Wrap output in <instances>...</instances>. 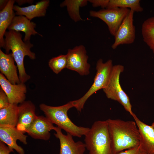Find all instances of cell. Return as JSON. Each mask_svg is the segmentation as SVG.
Segmentation results:
<instances>
[{"mask_svg": "<svg viewBox=\"0 0 154 154\" xmlns=\"http://www.w3.org/2000/svg\"><path fill=\"white\" fill-rule=\"evenodd\" d=\"M106 121L113 154L140 144V134L135 121L110 119Z\"/></svg>", "mask_w": 154, "mask_h": 154, "instance_id": "1", "label": "cell"}, {"mask_svg": "<svg viewBox=\"0 0 154 154\" xmlns=\"http://www.w3.org/2000/svg\"><path fill=\"white\" fill-rule=\"evenodd\" d=\"M4 44L3 48L6 54L10 50L16 63L19 71V77L21 83H25L31 76L27 74L24 66L25 56H27L32 60L36 59V54L31 50L33 44L29 42H25L22 40V35L20 32L9 30L5 33Z\"/></svg>", "mask_w": 154, "mask_h": 154, "instance_id": "2", "label": "cell"}, {"mask_svg": "<svg viewBox=\"0 0 154 154\" xmlns=\"http://www.w3.org/2000/svg\"><path fill=\"white\" fill-rule=\"evenodd\" d=\"M72 107H74L73 101L58 106L43 103L39 105L40 110L52 123L73 136L81 137L86 134L90 128L78 126L71 121L68 116V112Z\"/></svg>", "mask_w": 154, "mask_h": 154, "instance_id": "3", "label": "cell"}, {"mask_svg": "<svg viewBox=\"0 0 154 154\" xmlns=\"http://www.w3.org/2000/svg\"><path fill=\"white\" fill-rule=\"evenodd\" d=\"M84 136L89 154H113L106 120L95 121Z\"/></svg>", "mask_w": 154, "mask_h": 154, "instance_id": "4", "label": "cell"}, {"mask_svg": "<svg viewBox=\"0 0 154 154\" xmlns=\"http://www.w3.org/2000/svg\"><path fill=\"white\" fill-rule=\"evenodd\" d=\"M113 66L112 61L110 59L104 63L102 59H100L96 65L97 72L93 83L86 93L79 99L74 100L75 107L79 112L84 108V105L88 99L92 94L107 86Z\"/></svg>", "mask_w": 154, "mask_h": 154, "instance_id": "5", "label": "cell"}, {"mask_svg": "<svg viewBox=\"0 0 154 154\" xmlns=\"http://www.w3.org/2000/svg\"><path fill=\"white\" fill-rule=\"evenodd\" d=\"M124 70V66L121 65L114 66L108 83L103 90L108 98L118 102L133 116L135 114L132 111L129 98L122 89L119 83L120 76Z\"/></svg>", "mask_w": 154, "mask_h": 154, "instance_id": "6", "label": "cell"}, {"mask_svg": "<svg viewBox=\"0 0 154 154\" xmlns=\"http://www.w3.org/2000/svg\"><path fill=\"white\" fill-rule=\"evenodd\" d=\"M130 11L129 9L116 7L103 9L98 11H90V16L98 18L107 25L110 34L115 36L123 21Z\"/></svg>", "mask_w": 154, "mask_h": 154, "instance_id": "7", "label": "cell"}, {"mask_svg": "<svg viewBox=\"0 0 154 154\" xmlns=\"http://www.w3.org/2000/svg\"><path fill=\"white\" fill-rule=\"evenodd\" d=\"M66 55L67 68L75 71L81 76L89 74L90 65L88 62V56L84 46L80 45L68 49Z\"/></svg>", "mask_w": 154, "mask_h": 154, "instance_id": "8", "label": "cell"}, {"mask_svg": "<svg viewBox=\"0 0 154 154\" xmlns=\"http://www.w3.org/2000/svg\"><path fill=\"white\" fill-rule=\"evenodd\" d=\"M134 11L130 10L128 15L124 19L114 36L115 41L112 46L116 49L120 45L133 43L135 36V30L133 24Z\"/></svg>", "mask_w": 154, "mask_h": 154, "instance_id": "9", "label": "cell"}, {"mask_svg": "<svg viewBox=\"0 0 154 154\" xmlns=\"http://www.w3.org/2000/svg\"><path fill=\"white\" fill-rule=\"evenodd\" d=\"M0 85L7 95L10 104L18 105L25 101L27 88L25 83L13 84L0 73Z\"/></svg>", "mask_w": 154, "mask_h": 154, "instance_id": "10", "label": "cell"}, {"mask_svg": "<svg viewBox=\"0 0 154 154\" xmlns=\"http://www.w3.org/2000/svg\"><path fill=\"white\" fill-rule=\"evenodd\" d=\"M24 133L16 127L0 126V141L15 149L19 154H25L23 148L17 143L18 140L25 145L27 144V136Z\"/></svg>", "mask_w": 154, "mask_h": 154, "instance_id": "11", "label": "cell"}, {"mask_svg": "<svg viewBox=\"0 0 154 154\" xmlns=\"http://www.w3.org/2000/svg\"><path fill=\"white\" fill-rule=\"evenodd\" d=\"M54 130L56 132L54 135L60 141L59 154H84L86 148L85 143L80 141L75 142L71 135L63 134L58 127H55Z\"/></svg>", "mask_w": 154, "mask_h": 154, "instance_id": "12", "label": "cell"}, {"mask_svg": "<svg viewBox=\"0 0 154 154\" xmlns=\"http://www.w3.org/2000/svg\"><path fill=\"white\" fill-rule=\"evenodd\" d=\"M55 127L46 117L37 116L27 130L26 133L35 139L47 141L50 137V131Z\"/></svg>", "mask_w": 154, "mask_h": 154, "instance_id": "13", "label": "cell"}, {"mask_svg": "<svg viewBox=\"0 0 154 154\" xmlns=\"http://www.w3.org/2000/svg\"><path fill=\"white\" fill-rule=\"evenodd\" d=\"M18 120L16 127L23 133L27 129L36 119L35 107L31 101H25L18 106Z\"/></svg>", "mask_w": 154, "mask_h": 154, "instance_id": "14", "label": "cell"}, {"mask_svg": "<svg viewBox=\"0 0 154 154\" xmlns=\"http://www.w3.org/2000/svg\"><path fill=\"white\" fill-rule=\"evenodd\" d=\"M12 53H4L0 49V71L7 79L13 84L21 83L17 72V66Z\"/></svg>", "mask_w": 154, "mask_h": 154, "instance_id": "15", "label": "cell"}, {"mask_svg": "<svg viewBox=\"0 0 154 154\" xmlns=\"http://www.w3.org/2000/svg\"><path fill=\"white\" fill-rule=\"evenodd\" d=\"M133 117L138 128L140 137V144L147 154L154 153V128L141 121L134 114Z\"/></svg>", "mask_w": 154, "mask_h": 154, "instance_id": "16", "label": "cell"}, {"mask_svg": "<svg viewBox=\"0 0 154 154\" xmlns=\"http://www.w3.org/2000/svg\"><path fill=\"white\" fill-rule=\"evenodd\" d=\"M36 25L35 23L31 21L25 16L17 15L14 17L7 29L9 30L23 32L25 33L23 41L25 42H29L32 35L38 34L42 37V35L38 33L35 29Z\"/></svg>", "mask_w": 154, "mask_h": 154, "instance_id": "17", "label": "cell"}, {"mask_svg": "<svg viewBox=\"0 0 154 154\" xmlns=\"http://www.w3.org/2000/svg\"><path fill=\"white\" fill-rule=\"evenodd\" d=\"M50 1L42 0L27 7H21L14 5L13 9L17 15H23L29 20L36 17H44L45 15L46 10L49 6Z\"/></svg>", "mask_w": 154, "mask_h": 154, "instance_id": "18", "label": "cell"}, {"mask_svg": "<svg viewBox=\"0 0 154 154\" xmlns=\"http://www.w3.org/2000/svg\"><path fill=\"white\" fill-rule=\"evenodd\" d=\"M15 0H9L4 8L0 11V47L3 48L4 44L6 30L11 23L15 16L13 7Z\"/></svg>", "mask_w": 154, "mask_h": 154, "instance_id": "19", "label": "cell"}, {"mask_svg": "<svg viewBox=\"0 0 154 154\" xmlns=\"http://www.w3.org/2000/svg\"><path fill=\"white\" fill-rule=\"evenodd\" d=\"M18 106L10 104L0 109V126L16 127L18 120Z\"/></svg>", "mask_w": 154, "mask_h": 154, "instance_id": "20", "label": "cell"}, {"mask_svg": "<svg viewBox=\"0 0 154 154\" xmlns=\"http://www.w3.org/2000/svg\"><path fill=\"white\" fill-rule=\"evenodd\" d=\"M88 1L86 0H65L60 4V6L66 7L70 18L77 22L83 20L80 14V8L86 5Z\"/></svg>", "mask_w": 154, "mask_h": 154, "instance_id": "21", "label": "cell"}, {"mask_svg": "<svg viewBox=\"0 0 154 154\" xmlns=\"http://www.w3.org/2000/svg\"><path fill=\"white\" fill-rule=\"evenodd\" d=\"M141 34L143 41L154 54V16L147 19L143 22Z\"/></svg>", "mask_w": 154, "mask_h": 154, "instance_id": "22", "label": "cell"}, {"mask_svg": "<svg viewBox=\"0 0 154 154\" xmlns=\"http://www.w3.org/2000/svg\"><path fill=\"white\" fill-rule=\"evenodd\" d=\"M139 0H109L106 9L119 7L129 9L134 12H141L143 8L140 5Z\"/></svg>", "mask_w": 154, "mask_h": 154, "instance_id": "23", "label": "cell"}, {"mask_svg": "<svg viewBox=\"0 0 154 154\" xmlns=\"http://www.w3.org/2000/svg\"><path fill=\"white\" fill-rule=\"evenodd\" d=\"M67 58L66 54L60 55L51 58L49 61V66L55 73L58 74L66 68Z\"/></svg>", "mask_w": 154, "mask_h": 154, "instance_id": "24", "label": "cell"}, {"mask_svg": "<svg viewBox=\"0 0 154 154\" xmlns=\"http://www.w3.org/2000/svg\"><path fill=\"white\" fill-rule=\"evenodd\" d=\"M117 154H147L141 145L139 144L133 147L122 151Z\"/></svg>", "mask_w": 154, "mask_h": 154, "instance_id": "25", "label": "cell"}, {"mask_svg": "<svg viewBox=\"0 0 154 154\" xmlns=\"http://www.w3.org/2000/svg\"><path fill=\"white\" fill-rule=\"evenodd\" d=\"M10 104L8 98L3 90L0 89V109L7 107Z\"/></svg>", "mask_w": 154, "mask_h": 154, "instance_id": "26", "label": "cell"}, {"mask_svg": "<svg viewBox=\"0 0 154 154\" xmlns=\"http://www.w3.org/2000/svg\"><path fill=\"white\" fill-rule=\"evenodd\" d=\"M88 1L92 3L93 7H100L102 8H107L109 0H89Z\"/></svg>", "mask_w": 154, "mask_h": 154, "instance_id": "27", "label": "cell"}, {"mask_svg": "<svg viewBox=\"0 0 154 154\" xmlns=\"http://www.w3.org/2000/svg\"><path fill=\"white\" fill-rule=\"evenodd\" d=\"M13 152V149L10 147L6 146L3 142L0 141V154H10Z\"/></svg>", "mask_w": 154, "mask_h": 154, "instance_id": "28", "label": "cell"}, {"mask_svg": "<svg viewBox=\"0 0 154 154\" xmlns=\"http://www.w3.org/2000/svg\"><path fill=\"white\" fill-rule=\"evenodd\" d=\"M15 1L19 5H21L23 4L27 3H31L33 2V1L31 0H15Z\"/></svg>", "mask_w": 154, "mask_h": 154, "instance_id": "29", "label": "cell"}, {"mask_svg": "<svg viewBox=\"0 0 154 154\" xmlns=\"http://www.w3.org/2000/svg\"><path fill=\"white\" fill-rule=\"evenodd\" d=\"M9 0H0V11L3 9L5 7L7 3Z\"/></svg>", "mask_w": 154, "mask_h": 154, "instance_id": "30", "label": "cell"}, {"mask_svg": "<svg viewBox=\"0 0 154 154\" xmlns=\"http://www.w3.org/2000/svg\"><path fill=\"white\" fill-rule=\"evenodd\" d=\"M151 126L154 128V122L152 123Z\"/></svg>", "mask_w": 154, "mask_h": 154, "instance_id": "31", "label": "cell"}, {"mask_svg": "<svg viewBox=\"0 0 154 154\" xmlns=\"http://www.w3.org/2000/svg\"><path fill=\"white\" fill-rule=\"evenodd\" d=\"M154 154V153H153V154Z\"/></svg>", "mask_w": 154, "mask_h": 154, "instance_id": "32", "label": "cell"}]
</instances>
